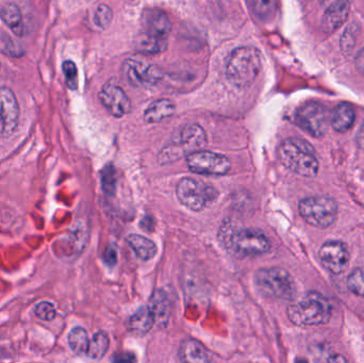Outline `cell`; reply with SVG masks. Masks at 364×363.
<instances>
[{"mask_svg":"<svg viewBox=\"0 0 364 363\" xmlns=\"http://www.w3.org/2000/svg\"><path fill=\"white\" fill-rule=\"evenodd\" d=\"M218 240L228 253L237 258L257 257L271 249L264 232L257 228L241 227L233 222H224L218 232Z\"/></svg>","mask_w":364,"mask_h":363,"instance_id":"6da1fadb","label":"cell"},{"mask_svg":"<svg viewBox=\"0 0 364 363\" xmlns=\"http://www.w3.org/2000/svg\"><path fill=\"white\" fill-rule=\"evenodd\" d=\"M278 159L284 168L301 177H316L318 173V160L310 143L303 139H286L278 147Z\"/></svg>","mask_w":364,"mask_h":363,"instance_id":"7a4b0ae2","label":"cell"},{"mask_svg":"<svg viewBox=\"0 0 364 363\" xmlns=\"http://www.w3.org/2000/svg\"><path fill=\"white\" fill-rule=\"evenodd\" d=\"M288 317L301 327L324 325L331 318V303L318 292H307L289 306Z\"/></svg>","mask_w":364,"mask_h":363,"instance_id":"3957f363","label":"cell"},{"mask_svg":"<svg viewBox=\"0 0 364 363\" xmlns=\"http://www.w3.org/2000/svg\"><path fill=\"white\" fill-rule=\"evenodd\" d=\"M261 64L258 49L252 46L237 47L231 51L227 61V79L235 87H248L258 77Z\"/></svg>","mask_w":364,"mask_h":363,"instance_id":"277c9868","label":"cell"},{"mask_svg":"<svg viewBox=\"0 0 364 363\" xmlns=\"http://www.w3.org/2000/svg\"><path fill=\"white\" fill-rule=\"evenodd\" d=\"M254 281L257 289L267 298L282 300L296 298L294 279L284 269H261L255 273Z\"/></svg>","mask_w":364,"mask_h":363,"instance_id":"5b68a950","label":"cell"},{"mask_svg":"<svg viewBox=\"0 0 364 363\" xmlns=\"http://www.w3.org/2000/svg\"><path fill=\"white\" fill-rule=\"evenodd\" d=\"M301 217L309 225L316 228H328L338 217V205L327 196H309L299 205Z\"/></svg>","mask_w":364,"mask_h":363,"instance_id":"8992f818","label":"cell"},{"mask_svg":"<svg viewBox=\"0 0 364 363\" xmlns=\"http://www.w3.org/2000/svg\"><path fill=\"white\" fill-rule=\"evenodd\" d=\"M176 193L179 202L192 211L203 210L218 197V191L212 185L191 177L179 181Z\"/></svg>","mask_w":364,"mask_h":363,"instance_id":"52a82bcc","label":"cell"},{"mask_svg":"<svg viewBox=\"0 0 364 363\" xmlns=\"http://www.w3.org/2000/svg\"><path fill=\"white\" fill-rule=\"evenodd\" d=\"M296 124L314 138L324 136L331 125V112L324 104L307 102L297 110Z\"/></svg>","mask_w":364,"mask_h":363,"instance_id":"ba28073f","label":"cell"},{"mask_svg":"<svg viewBox=\"0 0 364 363\" xmlns=\"http://www.w3.org/2000/svg\"><path fill=\"white\" fill-rule=\"evenodd\" d=\"M186 164L193 173L213 176H224L231 168L228 158L207 151H199L186 156Z\"/></svg>","mask_w":364,"mask_h":363,"instance_id":"9c48e42d","label":"cell"},{"mask_svg":"<svg viewBox=\"0 0 364 363\" xmlns=\"http://www.w3.org/2000/svg\"><path fill=\"white\" fill-rule=\"evenodd\" d=\"M123 70L127 80L134 87H154L162 79L160 68L145 60L127 59Z\"/></svg>","mask_w":364,"mask_h":363,"instance_id":"30bf717a","label":"cell"},{"mask_svg":"<svg viewBox=\"0 0 364 363\" xmlns=\"http://www.w3.org/2000/svg\"><path fill=\"white\" fill-rule=\"evenodd\" d=\"M19 106L14 93L0 87V138H10L18 125Z\"/></svg>","mask_w":364,"mask_h":363,"instance_id":"8fae6325","label":"cell"},{"mask_svg":"<svg viewBox=\"0 0 364 363\" xmlns=\"http://www.w3.org/2000/svg\"><path fill=\"white\" fill-rule=\"evenodd\" d=\"M321 262L333 274H342L350 266V251L340 241H327L318 251Z\"/></svg>","mask_w":364,"mask_h":363,"instance_id":"7c38bea8","label":"cell"},{"mask_svg":"<svg viewBox=\"0 0 364 363\" xmlns=\"http://www.w3.org/2000/svg\"><path fill=\"white\" fill-rule=\"evenodd\" d=\"M141 33L158 40H168L172 30L170 17L161 9L149 8L143 11Z\"/></svg>","mask_w":364,"mask_h":363,"instance_id":"4fadbf2b","label":"cell"},{"mask_svg":"<svg viewBox=\"0 0 364 363\" xmlns=\"http://www.w3.org/2000/svg\"><path fill=\"white\" fill-rule=\"evenodd\" d=\"M100 99L105 108L115 117H123L132 110V102L119 85L107 83L100 92Z\"/></svg>","mask_w":364,"mask_h":363,"instance_id":"5bb4252c","label":"cell"},{"mask_svg":"<svg viewBox=\"0 0 364 363\" xmlns=\"http://www.w3.org/2000/svg\"><path fill=\"white\" fill-rule=\"evenodd\" d=\"M207 144V136L203 127L197 124H188L182 128L181 139L179 142L176 143V146L184 153H196V151H203V147Z\"/></svg>","mask_w":364,"mask_h":363,"instance_id":"9a60e30c","label":"cell"},{"mask_svg":"<svg viewBox=\"0 0 364 363\" xmlns=\"http://www.w3.org/2000/svg\"><path fill=\"white\" fill-rule=\"evenodd\" d=\"M147 308L153 315L155 325L159 328L168 326L171 318V300L166 292L156 290L149 298Z\"/></svg>","mask_w":364,"mask_h":363,"instance_id":"2e32d148","label":"cell"},{"mask_svg":"<svg viewBox=\"0 0 364 363\" xmlns=\"http://www.w3.org/2000/svg\"><path fill=\"white\" fill-rule=\"evenodd\" d=\"M348 13H350L348 2H335L331 4L323 16V29L328 33L336 31L346 23Z\"/></svg>","mask_w":364,"mask_h":363,"instance_id":"e0dca14e","label":"cell"},{"mask_svg":"<svg viewBox=\"0 0 364 363\" xmlns=\"http://www.w3.org/2000/svg\"><path fill=\"white\" fill-rule=\"evenodd\" d=\"M356 114L355 110L350 104H338L331 112V125L337 132L348 131L354 125Z\"/></svg>","mask_w":364,"mask_h":363,"instance_id":"ac0fdd59","label":"cell"},{"mask_svg":"<svg viewBox=\"0 0 364 363\" xmlns=\"http://www.w3.org/2000/svg\"><path fill=\"white\" fill-rule=\"evenodd\" d=\"M127 244L142 261H149L157 255L155 243L140 234H130L127 238Z\"/></svg>","mask_w":364,"mask_h":363,"instance_id":"d6986e66","label":"cell"},{"mask_svg":"<svg viewBox=\"0 0 364 363\" xmlns=\"http://www.w3.org/2000/svg\"><path fill=\"white\" fill-rule=\"evenodd\" d=\"M181 356L186 363H210L205 347L194 339H186L181 345Z\"/></svg>","mask_w":364,"mask_h":363,"instance_id":"ffe728a7","label":"cell"},{"mask_svg":"<svg viewBox=\"0 0 364 363\" xmlns=\"http://www.w3.org/2000/svg\"><path fill=\"white\" fill-rule=\"evenodd\" d=\"M175 112V104L170 99H159L151 104L144 113L146 123H160L164 119L172 117Z\"/></svg>","mask_w":364,"mask_h":363,"instance_id":"44dd1931","label":"cell"},{"mask_svg":"<svg viewBox=\"0 0 364 363\" xmlns=\"http://www.w3.org/2000/svg\"><path fill=\"white\" fill-rule=\"evenodd\" d=\"M0 18L17 36L23 33V16L21 9L14 4H6L0 9Z\"/></svg>","mask_w":364,"mask_h":363,"instance_id":"7402d4cb","label":"cell"},{"mask_svg":"<svg viewBox=\"0 0 364 363\" xmlns=\"http://www.w3.org/2000/svg\"><path fill=\"white\" fill-rule=\"evenodd\" d=\"M155 325L153 315L146 307L139 309L129 319V330L136 335H146Z\"/></svg>","mask_w":364,"mask_h":363,"instance_id":"603a6c76","label":"cell"},{"mask_svg":"<svg viewBox=\"0 0 364 363\" xmlns=\"http://www.w3.org/2000/svg\"><path fill=\"white\" fill-rule=\"evenodd\" d=\"M136 49L145 55H156V53H164L168 48V40H158L151 36L139 32L134 40Z\"/></svg>","mask_w":364,"mask_h":363,"instance_id":"cb8c5ba5","label":"cell"},{"mask_svg":"<svg viewBox=\"0 0 364 363\" xmlns=\"http://www.w3.org/2000/svg\"><path fill=\"white\" fill-rule=\"evenodd\" d=\"M110 340L107 332H98L94 335L93 338L90 340L89 349L87 356L90 359L100 360L104 357L105 354L108 352Z\"/></svg>","mask_w":364,"mask_h":363,"instance_id":"d4e9b609","label":"cell"},{"mask_svg":"<svg viewBox=\"0 0 364 363\" xmlns=\"http://www.w3.org/2000/svg\"><path fill=\"white\" fill-rule=\"evenodd\" d=\"M70 350L77 355H87L90 339L87 330L82 327H75L70 330L68 337Z\"/></svg>","mask_w":364,"mask_h":363,"instance_id":"484cf974","label":"cell"},{"mask_svg":"<svg viewBox=\"0 0 364 363\" xmlns=\"http://www.w3.org/2000/svg\"><path fill=\"white\" fill-rule=\"evenodd\" d=\"M102 187L105 193L108 195H114L117 191V175H115V168L111 164L107 166L102 170Z\"/></svg>","mask_w":364,"mask_h":363,"instance_id":"4316f807","label":"cell"},{"mask_svg":"<svg viewBox=\"0 0 364 363\" xmlns=\"http://www.w3.org/2000/svg\"><path fill=\"white\" fill-rule=\"evenodd\" d=\"M348 289L364 298V271L361 269H356L350 273L348 278Z\"/></svg>","mask_w":364,"mask_h":363,"instance_id":"83f0119b","label":"cell"},{"mask_svg":"<svg viewBox=\"0 0 364 363\" xmlns=\"http://www.w3.org/2000/svg\"><path fill=\"white\" fill-rule=\"evenodd\" d=\"M252 11L258 18L262 21L273 17L276 11V2L274 1H254L252 2Z\"/></svg>","mask_w":364,"mask_h":363,"instance_id":"f1b7e54d","label":"cell"},{"mask_svg":"<svg viewBox=\"0 0 364 363\" xmlns=\"http://www.w3.org/2000/svg\"><path fill=\"white\" fill-rule=\"evenodd\" d=\"M113 13L110 6L107 4H100L96 9L95 15H94V23L100 29H106L112 21Z\"/></svg>","mask_w":364,"mask_h":363,"instance_id":"f546056e","label":"cell"},{"mask_svg":"<svg viewBox=\"0 0 364 363\" xmlns=\"http://www.w3.org/2000/svg\"><path fill=\"white\" fill-rule=\"evenodd\" d=\"M62 70H63L68 89L76 90L78 87V70H77L76 64L68 60L62 64Z\"/></svg>","mask_w":364,"mask_h":363,"instance_id":"4dcf8cb0","label":"cell"},{"mask_svg":"<svg viewBox=\"0 0 364 363\" xmlns=\"http://www.w3.org/2000/svg\"><path fill=\"white\" fill-rule=\"evenodd\" d=\"M34 315L42 321L50 322L57 317V310L51 303L41 302L34 307Z\"/></svg>","mask_w":364,"mask_h":363,"instance_id":"1f68e13d","label":"cell"},{"mask_svg":"<svg viewBox=\"0 0 364 363\" xmlns=\"http://www.w3.org/2000/svg\"><path fill=\"white\" fill-rule=\"evenodd\" d=\"M136 356L130 352H123V353H117L113 357L112 363H136Z\"/></svg>","mask_w":364,"mask_h":363,"instance_id":"d6a6232c","label":"cell"},{"mask_svg":"<svg viewBox=\"0 0 364 363\" xmlns=\"http://www.w3.org/2000/svg\"><path fill=\"white\" fill-rule=\"evenodd\" d=\"M117 260V249L114 247H109L105 253V262L108 264L109 266H115Z\"/></svg>","mask_w":364,"mask_h":363,"instance_id":"836d02e7","label":"cell"},{"mask_svg":"<svg viewBox=\"0 0 364 363\" xmlns=\"http://www.w3.org/2000/svg\"><path fill=\"white\" fill-rule=\"evenodd\" d=\"M141 227L145 232H153L154 228H155V221L151 217H144L141 222Z\"/></svg>","mask_w":364,"mask_h":363,"instance_id":"e575fe53","label":"cell"},{"mask_svg":"<svg viewBox=\"0 0 364 363\" xmlns=\"http://www.w3.org/2000/svg\"><path fill=\"white\" fill-rule=\"evenodd\" d=\"M356 63L357 68H358L359 72L364 76V47L359 51L358 55L356 57Z\"/></svg>","mask_w":364,"mask_h":363,"instance_id":"d590c367","label":"cell"},{"mask_svg":"<svg viewBox=\"0 0 364 363\" xmlns=\"http://www.w3.org/2000/svg\"><path fill=\"white\" fill-rule=\"evenodd\" d=\"M327 363H348V362L342 355H333Z\"/></svg>","mask_w":364,"mask_h":363,"instance_id":"8d00e7d4","label":"cell"},{"mask_svg":"<svg viewBox=\"0 0 364 363\" xmlns=\"http://www.w3.org/2000/svg\"><path fill=\"white\" fill-rule=\"evenodd\" d=\"M357 143H358V145L361 148L364 149V124L363 127L360 128V131H359L358 136H357Z\"/></svg>","mask_w":364,"mask_h":363,"instance_id":"74e56055","label":"cell"},{"mask_svg":"<svg viewBox=\"0 0 364 363\" xmlns=\"http://www.w3.org/2000/svg\"><path fill=\"white\" fill-rule=\"evenodd\" d=\"M295 363H308L307 360L304 359V358H299V359H296V362Z\"/></svg>","mask_w":364,"mask_h":363,"instance_id":"f35d334b","label":"cell"}]
</instances>
